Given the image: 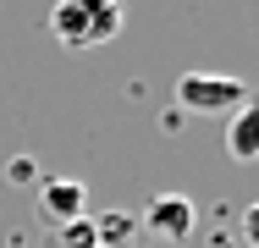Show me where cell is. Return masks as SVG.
<instances>
[{"mask_svg": "<svg viewBox=\"0 0 259 248\" xmlns=\"http://www.w3.org/2000/svg\"><path fill=\"white\" fill-rule=\"evenodd\" d=\"M127 28V6L121 0H55L50 33L66 50H100Z\"/></svg>", "mask_w": 259, "mask_h": 248, "instance_id": "cell-1", "label": "cell"}, {"mask_svg": "<svg viewBox=\"0 0 259 248\" xmlns=\"http://www.w3.org/2000/svg\"><path fill=\"white\" fill-rule=\"evenodd\" d=\"M248 105V83L232 72H182L177 77V110L188 116H232Z\"/></svg>", "mask_w": 259, "mask_h": 248, "instance_id": "cell-2", "label": "cell"}, {"mask_svg": "<svg viewBox=\"0 0 259 248\" xmlns=\"http://www.w3.org/2000/svg\"><path fill=\"white\" fill-rule=\"evenodd\" d=\"M193 221H199V210H193L188 193H155L149 210H144V226H149L155 243H182V237H193Z\"/></svg>", "mask_w": 259, "mask_h": 248, "instance_id": "cell-3", "label": "cell"}, {"mask_svg": "<svg viewBox=\"0 0 259 248\" xmlns=\"http://www.w3.org/2000/svg\"><path fill=\"white\" fill-rule=\"evenodd\" d=\"M33 204H39V215H45L50 226H72V221L89 215V188H83L77 177H50V182L33 188Z\"/></svg>", "mask_w": 259, "mask_h": 248, "instance_id": "cell-4", "label": "cell"}, {"mask_svg": "<svg viewBox=\"0 0 259 248\" xmlns=\"http://www.w3.org/2000/svg\"><path fill=\"white\" fill-rule=\"evenodd\" d=\"M226 149H232V160H254L259 154V105H237V110H232Z\"/></svg>", "mask_w": 259, "mask_h": 248, "instance_id": "cell-5", "label": "cell"}, {"mask_svg": "<svg viewBox=\"0 0 259 248\" xmlns=\"http://www.w3.org/2000/svg\"><path fill=\"white\" fill-rule=\"evenodd\" d=\"M133 232H138V221H133V215H121V210H110V215L94 221L100 248H133Z\"/></svg>", "mask_w": 259, "mask_h": 248, "instance_id": "cell-6", "label": "cell"}, {"mask_svg": "<svg viewBox=\"0 0 259 248\" xmlns=\"http://www.w3.org/2000/svg\"><path fill=\"white\" fill-rule=\"evenodd\" d=\"M61 243H66V248H100V237H94V221L83 215V221L61 226Z\"/></svg>", "mask_w": 259, "mask_h": 248, "instance_id": "cell-7", "label": "cell"}, {"mask_svg": "<svg viewBox=\"0 0 259 248\" xmlns=\"http://www.w3.org/2000/svg\"><path fill=\"white\" fill-rule=\"evenodd\" d=\"M6 177H11L17 188H39V166H33L28 154H11V160H6Z\"/></svg>", "mask_w": 259, "mask_h": 248, "instance_id": "cell-8", "label": "cell"}]
</instances>
